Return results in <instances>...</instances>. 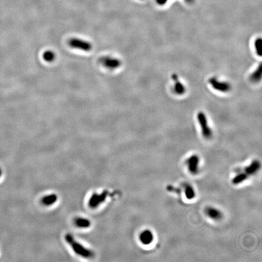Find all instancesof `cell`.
Wrapping results in <instances>:
<instances>
[{
    "instance_id": "cell-1",
    "label": "cell",
    "mask_w": 262,
    "mask_h": 262,
    "mask_svg": "<svg viewBox=\"0 0 262 262\" xmlns=\"http://www.w3.org/2000/svg\"><path fill=\"white\" fill-rule=\"evenodd\" d=\"M65 240L71 247L73 252L80 257L84 259H92L94 257V253L89 249L77 242L72 235L67 234L65 235Z\"/></svg>"
},
{
    "instance_id": "cell-2",
    "label": "cell",
    "mask_w": 262,
    "mask_h": 262,
    "mask_svg": "<svg viewBox=\"0 0 262 262\" xmlns=\"http://www.w3.org/2000/svg\"><path fill=\"white\" fill-rule=\"evenodd\" d=\"M197 118L199 123L200 125L202 135L205 138H207V139L210 138L212 136V132L211 129L208 125V120H207L205 114L200 111L197 114Z\"/></svg>"
},
{
    "instance_id": "cell-3",
    "label": "cell",
    "mask_w": 262,
    "mask_h": 262,
    "mask_svg": "<svg viewBox=\"0 0 262 262\" xmlns=\"http://www.w3.org/2000/svg\"><path fill=\"white\" fill-rule=\"evenodd\" d=\"M108 196V192L106 190L101 193H94L88 201V206L92 209L97 208L106 201Z\"/></svg>"
},
{
    "instance_id": "cell-4",
    "label": "cell",
    "mask_w": 262,
    "mask_h": 262,
    "mask_svg": "<svg viewBox=\"0 0 262 262\" xmlns=\"http://www.w3.org/2000/svg\"><path fill=\"white\" fill-rule=\"evenodd\" d=\"M68 44L72 48L85 52H88L90 51L92 47L89 42L77 38H71L68 41Z\"/></svg>"
},
{
    "instance_id": "cell-5",
    "label": "cell",
    "mask_w": 262,
    "mask_h": 262,
    "mask_svg": "<svg viewBox=\"0 0 262 262\" xmlns=\"http://www.w3.org/2000/svg\"><path fill=\"white\" fill-rule=\"evenodd\" d=\"M208 82L210 85L212 87V88L217 91L226 93L227 92H229L231 89V85L230 84V83L218 80L215 77L209 78Z\"/></svg>"
},
{
    "instance_id": "cell-6",
    "label": "cell",
    "mask_w": 262,
    "mask_h": 262,
    "mask_svg": "<svg viewBox=\"0 0 262 262\" xmlns=\"http://www.w3.org/2000/svg\"><path fill=\"white\" fill-rule=\"evenodd\" d=\"M99 63L110 70H114L118 68L121 64V61L117 58L110 56H104L99 58Z\"/></svg>"
},
{
    "instance_id": "cell-7",
    "label": "cell",
    "mask_w": 262,
    "mask_h": 262,
    "mask_svg": "<svg viewBox=\"0 0 262 262\" xmlns=\"http://www.w3.org/2000/svg\"><path fill=\"white\" fill-rule=\"evenodd\" d=\"M199 163L200 158L196 155H194L188 158L187 164L188 170L191 174H196L199 172Z\"/></svg>"
},
{
    "instance_id": "cell-8",
    "label": "cell",
    "mask_w": 262,
    "mask_h": 262,
    "mask_svg": "<svg viewBox=\"0 0 262 262\" xmlns=\"http://www.w3.org/2000/svg\"><path fill=\"white\" fill-rule=\"evenodd\" d=\"M172 79L174 82V92L179 95H183L186 92V88L181 83V82L179 81L178 75L175 73H173L172 75Z\"/></svg>"
},
{
    "instance_id": "cell-9",
    "label": "cell",
    "mask_w": 262,
    "mask_h": 262,
    "mask_svg": "<svg viewBox=\"0 0 262 262\" xmlns=\"http://www.w3.org/2000/svg\"><path fill=\"white\" fill-rule=\"evenodd\" d=\"M154 238L152 233L149 230L143 231L139 235V240L140 242L145 245L151 244L153 242Z\"/></svg>"
},
{
    "instance_id": "cell-10",
    "label": "cell",
    "mask_w": 262,
    "mask_h": 262,
    "mask_svg": "<svg viewBox=\"0 0 262 262\" xmlns=\"http://www.w3.org/2000/svg\"><path fill=\"white\" fill-rule=\"evenodd\" d=\"M260 167V164L259 161H257V160L254 161L253 162H252L248 166H247L244 169L245 173L249 177L250 175H252L257 172Z\"/></svg>"
},
{
    "instance_id": "cell-11",
    "label": "cell",
    "mask_w": 262,
    "mask_h": 262,
    "mask_svg": "<svg viewBox=\"0 0 262 262\" xmlns=\"http://www.w3.org/2000/svg\"><path fill=\"white\" fill-rule=\"evenodd\" d=\"M57 200L58 196L55 194H52L43 197V199H41V203L45 206H50L54 205Z\"/></svg>"
},
{
    "instance_id": "cell-12",
    "label": "cell",
    "mask_w": 262,
    "mask_h": 262,
    "mask_svg": "<svg viewBox=\"0 0 262 262\" xmlns=\"http://www.w3.org/2000/svg\"><path fill=\"white\" fill-rule=\"evenodd\" d=\"M206 213L208 217L215 220H218L221 219V218L222 217V214L221 212L216 208H207L206 211Z\"/></svg>"
},
{
    "instance_id": "cell-13",
    "label": "cell",
    "mask_w": 262,
    "mask_h": 262,
    "mask_svg": "<svg viewBox=\"0 0 262 262\" xmlns=\"http://www.w3.org/2000/svg\"><path fill=\"white\" fill-rule=\"evenodd\" d=\"M262 64H260L258 67L250 75V80L253 83H258L262 79Z\"/></svg>"
},
{
    "instance_id": "cell-14",
    "label": "cell",
    "mask_w": 262,
    "mask_h": 262,
    "mask_svg": "<svg viewBox=\"0 0 262 262\" xmlns=\"http://www.w3.org/2000/svg\"><path fill=\"white\" fill-rule=\"evenodd\" d=\"M75 225L81 228H88L91 225V222L89 219L83 217H78L75 220Z\"/></svg>"
},
{
    "instance_id": "cell-15",
    "label": "cell",
    "mask_w": 262,
    "mask_h": 262,
    "mask_svg": "<svg viewBox=\"0 0 262 262\" xmlns=\"http://www.w3.org/2000/svg\"><path fill=\"white\" fill-rule=\"evenodd\" d=\"M248 177H249V176L245 172L244 173H240V174L237 175L233 179L232 183H233V184H234L235 185L239 184L242 183V182H243L246 180Z\"/></svg>"
},
{
    "instance_id": "cell-16",
    "label": "cell",
    "mask_w": 262,
    "mask_h": 262,
    "mask_svg": "<svg viewBox=\"0 0 262 262\" xmlns=\"http://www.w3.org/2000/svg\"><path fill=\"white\" fill-rule=\"evenodd\" d=\"M254 47L257 54L261 56L262 54V39L260 37L255 40L254 42Z\"/></svg>"
},
{
    "instance_id": "cell-17",
    "label": "cell",
    "mask_w": 262,
    "mask_h": 262,
    "mask_svg": "<svg viewBox=\"0 0 262 262\" xmlns=\"http://www.w3.org/2000/svg\"><path fill=\"white\" fill-rule=\"evenodd\" d=\"M185 196L189 200H192L194 199L195 196V190L193 189V188L190 186V185H187L185 187Z\"/></svg>"
},
{
    "instance_id": "cell-18",
    "label": "cell",
    "mask_w": 262,
    "mask_h": 262,
    "mask_svg": "<svg viewBox=\"0 0 262 262\" xmlns=\"http://www.w3.org/2000/svg\"><path fill=\"white\" fill-rule=\"evenodd\" d=\"M43 59L47 62H52L55 59V54L51 51H47L43 54Z\"/></svg>"
},
{
    "instance_id": "cell-19",
    "label": "cell",
    "mask_w": 262,
    "mask_h": 262,
    "mask_svg": "<svg viewBox=\"0 0 262 262\" xmlns=\"http://www.w3.org/2000/svg\"><path fill=\"white\" fill-rule=\"evenodd\" d=\"M185 1L189 4H190V3H192L194 1V0H185Z\"/></svg>"
},
{
    "instance_id": "cell-20",
    "label": "cell",
    "mask_w": 262,
    "mask_h": 262,
    "mask_svg": "<svg viewBox=\"0 0 262 262\" xmlns=\"http://www.w3.org/2000/svg\"><path fill=\"white\" fill-rule=\"evenodd\" d=\"M1 175H2V171H1V168H0V178H1Z\"/></svg>"
}]
</instances>
